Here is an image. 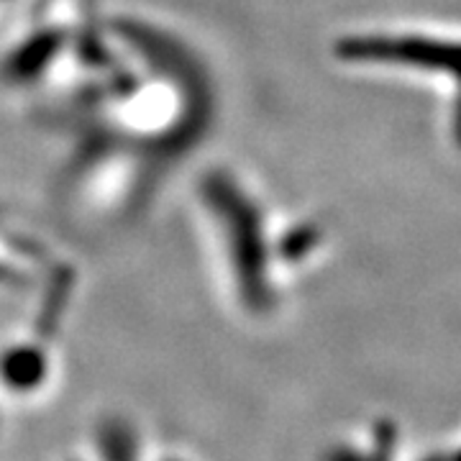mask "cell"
<instances>
[{"label":"cell","mask_w":461,"mask_h":461,"mask_svg":"<svg viewBox=\"0 0 461 461\" xmlns=\"http://www.w3.org/2000/svg\"><path fill=\"white\" fill-rule=\"evenodd\" d=\"M454 461H461V454H459V456H456V459H454Z\"/></svg>","instance_id":"obj_2"},{"label":"cell","mask_w":461,"mask_h":461,"mask_svg":"<svg viewBox=\"0 0 461 461\" xmlns=\"http://www.w3.org/2000/svg\"><path fill=\"white\" fill-rule=\"evenodd\" d=\"M344 57L362 62H400V65L441 69L461 80V44H446L415 36H362L341 47Z\"/></svg>","instance_id":"obj_1"}]
</instances>
